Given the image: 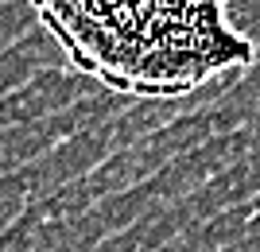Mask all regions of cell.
<instances>
[{"instance_id":"obj_1","label":"cell","mask_w":260,"mask_h":252,"mask_svg":"<svg viewBox=\"0 0 260 252\" xmlns=\"http://www.w3.org/2000/svg\"><path fill=\"white\" fill-rule=\"evenodd\" d=\"M233 0H31L66 62L109 93L175 101L256 62Z\"/></svg>"}]
</instances>
